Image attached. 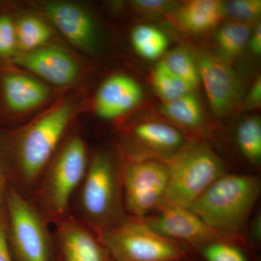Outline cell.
<instances>
[{
  "label": "cell",
  "mask_w": 261,
  "mask_h": 261,
  "mask_svg": "<svg viewBox=\"0 0 261 261\" xmlns=\"http://www.w3.org/2000/svg\"><path fill=\"white\" fill-rule=\"evenodd\" d=\"M73 108L60 106L8 141L3 163L8 185L29 199L43 170L63 142Z\"/></svg>",
  "instance_id": "6da1fadb"
},
{
  "label": "cell",
  "mask_w": 261,
  "mask_h": 261,
  "mask_svg": "<svg viewBox=\"0 0 261 261\" xmlns=\"http://www.w3.org/2000/svg\"><path fill=\"white\" fill-rule=\"evenodd\" d=\"M123 158L97 151L88 166L70 205V214L94 232L118 226L127 218L122 190Z\"/></svg>",
  "instance_id": "7a4b0ae2"
},
{
  "label": "cell",
  "mask_w": 261,
  "mask_h": 261,
  "mask_svg": "<svg viewBox=\"0 0 261 261\" xmlns=\"http://www.w3.org/2000/svg\"><path fill=\"white\" fill-rule=\"evenodd\" d=\"M89 159L83 138L70 136L62 142L39 176L29 200L50 226L70 214L72 200Z\"/></svg>",
  "instance_id": "3957f363"
},
{
  "label": "cell",
  "mask_w": 261,
  "mask_h": 261,
  "mask_svg": "<svg viewBox=\"0 0 261 261\" xmlns=\"http://www.w3.org/2000/svg\"><path fill=\"white\" fill-rule=\"evenodd\" d=\"M260 191L257 175L228 172L215 181L190 208L218 231L245 238Z\"/></svg>",
  "instance_id": "277c9868"
},
{
  "label": "cell",
  "mask_w": 261,
  "mask_h": 261,
  "mask_svg": "<svg viewBox=\"0 0 261 261\" xmlns=\"http://www.w3.org/2000/svg\"><path fill=\"white\" fill-rule=\"evenodd\" d=\"M5 213L7 241L13 261H57L50 225L29 199L10 185Z\"/></svg>",
  "instance_id": "5b68a950"
},
{
  "label": "cell",
  "mask_w": 261,
  "mask_h": 261,
  "mask_svg": "<svg viewBox=\"0 0 261 261\" xmlns=\"http://www.w3.org/2000/svg\"><path fill=\"white\" fill-rule=\"evenodd\" d=\"M166 162L169 178L161 206L190 207L215 181L228 173L219 156L203 144L186 145Z\"/></svg>",
  "instance_id": "8992f818"
},
{
  "label": "cell",
  "mask_w": 261,
  "mask_h": 261,
  "mask_svg": "<svg viewBox=\"0 0 261 261\" xmlns=\"http://www.w3.org/2000/svg\"><path fill=\"white\" fill-rule=\"evenodd\" d=\"M98 235L113 261H178L193 254L185 244L165 238L142 219L129 216Z\"/></svg>",
  "instance_id": "52a82bcc"
},
{
  "label": "cell",
  "mask_w": 261,
  "mask_h": 261,
  "mask_svg": "<svg viewBox=\"0 0 261 261\" xmlns=\"http://www.w3.org/2000/svg\"><path fill=\"white\" fill-rule=\"evenodd\" d=\"M169 178L166 161L123 157L122 190L127 216L142 219L162 205Z\"/></svg>",
  "instance_id": "ba28073f"
},
{
  "label": "cell",
  "mask_w": 261,
  "mask_h": 261,
  "mask_svg": "<svg viewBox=\"0 0 261 261\" xmlns=\"http://www.w3.org/2000/svg\"><path fill=\"white\" fill-rule=\"evenodd\" d=\"M141 219L165 238L190 247L192 252L214 240L232 237L211 227L190 207L164 205Z\"/></svg>",
  "instance_id": "9c48e42d"
},
{
  "label": "cell",
  "mask_w": 261,
  "mask_h": 261,
  "mask_svg": "<svg viewBox=\"0 0 261 261\" xmlns=\"http://www.w3.org/2000/svg\"><path fill=\"white\" fill-rule=\"evenodd\" d=\"M53 226L57 261H113L99 235L71 214Z\"/></svg>",
  "instance_id": "30bf717a"
},
{
  "label": "cell",
  "mask_w": 261,
  "mask_h": 261,
  "mask_svg": "<svg viewBox=\"0 0 261 261\" xmlns=\"http://www.w3.org/2000/svg\"><path fill=\"white\" fill-rule=\"evenodd\" d=\"M213 112L224 116L238 106L243 84L232 68L221 58L202 55L196 62Z\"/></svg>",
  "instance_id": "8fae6325"
},
{
  "label": "cell",
  "mask_w": 261,
  "mask_h": 261,
  "mask_svg": "<svg viewBox=\"0 0 261 261\" xmlns=\"http://www.w3.org/2000/svg\"><path fill=\"white\" fill-rule=\"evenodd\" d=\"M127 139L136 147L128 160L167 161L185 145V137L176 127L161 122H143L128 132Z\"/></svg>",
  "instance_id": "7c38bea8"
},
{
  "label": "cell",
  "mask_w": 261,
  "mask_h": 261,
  "mask_svg": "<svg viewBox=\"0 0 261 261\" xmlns=\"http://www.w3.org/2000/svg\"><path fill=\"white\" fill-rule=\"evenodd\" d=\"M142 97L143 91L133 79L125 75H113L98 91L96 111L102 119H114L137 106Z\"/></svg>",
  "instance_id": "4fadbf2b"
},
{
  "label": "cell",
  "mask_w": 261,
  "mask_h": 261,
  "mask_svg": "<svg viewBox=\"0 0 261 261\" xmlns=\"http://www.w3.org/2000/svg\"><path fill=\"white\" fill-rule=\"evenodd\" d=\"M20 64L57 85L73 82L79 73L75 62L65 51L55 47L39 48L23 55Z\"/></svg>",
  "instance_id": "5bb4252c"
},
{
  "label": "cell",
  "mask_w": 261,
  "mask_h": 261,
  "mask_svg": "<svg viewBox=\"0 0 261 261\" xmlns=\"http://www.w3.org/2000/svg\"><path fill=\"white\" fill-rule=\"evenodd\" d=\"M44 10L53 23L68 40L87 50L94 47L95 27L85 11L74 5L64 3H50Z\"/></svg>",
  "instance_id": "9a60e30c"
},
{
  "label": "cell",
  "mask_w": 261,
  "mask_h": 261,
  "mask_svg": "<svg viewBox=\"0 0 261 261\" xmlns=\"http://www.w3.org/2000/svg\"><path fill=\"white\" fill-rule=\"evenodd\" d=\"M3 89L8 107L18 112L37 107L49 95V89L44 84L20 74L5 75Z\"/></svg>",
  "instance_id": "2e32d148"
},
{
  "label": "cell",
  "mask_w": 261,
  "mask_h": 261,
  "mask_svg": "<svg viewBox=\"0 0 261 261\" xmlns=\"http://www.w3.org/2000/svg\"><path fill=\"white\" fill-rule=\"evenodd\" d=\"M225 15L223 2L192 0L182 5L177 18L182 27L189 32L202 33L216 27Z\"/></svg>",
  "instance_id": "e0dca14e"
},
{
  "label": "cell",
  "mask_w": 261,
  "mask_h": 261,
  "mask_svg": "<svg viewBox=\"0 0 261 261\" xmlns=\"http://www.w3.org/2000/svg\"><path fill=\"white\" fill-rule=\"evenodd\" d=\"M201 261H259L257 250L245 237L219 239L193 250Z\"/></svg>",
  "instance_id": "ac0fdd59"
},
{
  "label": "cell",
  "mask_w": 261,
  "mask_h": 261,
  "mask_svg": "<svg viewBox=\"0 0 261 261\" xmlns=\"http://www.w3.org/2000/svg\"><path fill=\"white\" fill-rule=\"evenodd\" d=\"M165 116L187 128H200L203 116L198 98L192 92L164 102L161 108Z\"/></svg>",
  "instance_id": "d6986e66"
},
{
  "label": "cell",
  "mask_w": 261,
  "mask_h": 261,
  "mask_svg": "<svg viewBox=\"0 0 261 261\" xmlns=\"http://www.w3.org/2000/svg\"><path fill=\"white\" fill-rule=\"evenodd\" d=\"M236 142L244 159L254 167L261 163V121L258 116H250L238 125Z\"/></svg>",
  "instance_id": "ffe728a7"
},
{
  "label": "cell",
  "mask_w": 261,
  "mask_h": 261,
  "mask_svg": "<svg viewBox=\"0 0 261 261\" xmlns=\"http://www.w3.org/2000/svg\"><path fill=\"white\" fill-rule=\"evenodd\" d=\"M251 36L250 25L238 21L225 23L218 32L216 42L221 59H234L242 53Z\"/></svg>",
  "instance_id": "44dd1931"
},
{
  "label": "cell",
  "mask_w": 261,
  "mask_h": 261,
  "mask_svg": "<svg viewBox=\"0 0 261 261\" xmlns=\"http://www.w3.org/2000/svg\"><path fill=\"white\" fill-rule=\"evenodd\" d=\"M130 40L140 56L149 61L158 59L168 47V39L159 29L148 25H137L132 30Z\"/></svg>",
  "instance_id": "7402d4cb"
},
{
  "label": "cell",
  "mask_w": 261,
  "mask_h": 261,
  "mask_svg": "<svg viewBox=\"0 0 261 261\" xmlns=\"http://www.w3.org/2000/svg\"><path fill=\"white\" fill-rule=\"evenodd\" d=\"M50 34L47 25L36 17H24L15 25L17 46L23 50L39 49L47 42Z\"/></svg>",
  "instance_id": "603a6c76"
},
{
  "label": "cell",
  "mask_w": 261,
  "mask_h": 261,
  "mask_svg": "<svg viewBox=\"0 0 261 261\" xmlns=\"http://www.w3.org/2000/svg\"><path fill=\"white\" fill-rule=\"evenodd\" d=\"M152 80L156 93L164 102L172 100L193 90L173 73L163 61L154 67Z\"/></svg>",
  "instance_id": "cb8c5ba5"
},
{
  "label": "cell",
  "mask_w": 261,
  "mask_h": 261,
  "mask_svg": "<svg viewBox=\"0 0 261 261\" xmlns=\"http://www.w3.org/2000/svg\"><path fill=\"white\" fill-rule=\"evenodd\" d=\"M163 61L173 73L192 89L200 84V73L197 63L186 51L181 49H173L168 51Z\"/></svg>",
  "instance_id": "d4e9b609"
},
{
  "label": "cell",
  "mask_w": 261,
  "mask_h": 261,
  "mask_svg": "<svg viewBox=\"0 0 261 261\" xmlns=\"http://www.w3.org/2000/svg\"><path fill=\"white\" fill-rule=\"evenodd\" d=\"M226 15L234 21L250 24L258 20L261 14L260 0H233L224 3Z\"/></svg>",
  "instance_id": "484cf974"
},
{
  "label": "cell",
  "mask_w": 261,
  "mask_h": 261,
  "mask_svg": "<svg viewBox=\"0 0 261 261\" xmlns=\"http://www.w3.org/2000/svg\"><path fill=\"white\" fill-rule=\"evenodd\" d=\"M15 25L6 15L0 16V57L13 56L16 48Z\"/></svg>",
  "instance_id": "4316f807"
},
{
  "label": "cell",
  "mask_w": 261,
  "mask_h": 261,
  "mask_svg": "<svg viewBox=\"0 0 261 261\" xmlns=\"http://www.w3.org/2000/svg\"><path fill=\"white\" fill-rule=\"evenodd\" d=\"M135 5L137 8L144 11L155 13L166 9L170 3L161 0H137L135 2Z\"/></svg>",
  "instance_id": "83f0119b"
},
{
  "label": "cell",
  "mask_w": 261,
  "mask_h": 261,
  "mask_svg": "<svg viewBox=\"0 0 261 261\" xmlns=\"http://www.w3.org/2000/svg\"><path fill=\"white\" fill-rule=\"evenodd\" d=\"M0 261H13L7 241L5 214L0 215Z\"/></svg>",
  "instance_id": "f1b7e54d"
},
{
  "label": "cell",
  "mask_w": 261,
  "mask_h": 261,
  "mask_svg": "<svg viewBox=\"0 0 261 261\" xmlns=\"http://www.w3.org/2000/svg\"><path fill=\"white\" fill-rule=\"evenodd\" d=\"M261 103V80L260 77L252 84L246 99V108L253 109L260 106Z\"/></svg>",
  "instance_id": "f546056e"
},
{
  "label": "cell",
  "mask_w": 261,
  "mask_h": 261,
  "mask_svg": "<svg viewBox=\"0 0 261 261\" xmlns=\"http://www.w3.org/2000/svg\"><path fill=\"white\" fill-rule=\"evenodd\" d=\"M8 180L5 176L4 170L0 162V215H5V200H6L7 192H8Z\"/></svg>",
  "instance_id": "4dcf8cb0"
},
{
  "label": "cell",
  "mask_w": 261,
  "mask_h": 261,
  "mask_svg": "<svg viewBox=\"0 0 261 261\" xmlns=\"http://www.w3.org/2000/svg\"><path fill=\"white\" fill-rule=\"evenodd\" d=\"M250 49L254 54L260 56L261 53V25L257 24L249 40Z\"/></svg>",
  "instance_id": "1f68e13d"
},
{
  "label": "cell",
  "mask_w": 261,
  "mask_h": 261,
  "mask_svg": "<svg viewBox=\"0 0 261 261\" xmlns=\"http://www.w3.org/2000/svg\"><path fill=\"white\" fill-rule=\"evenodd\" d=\"M178 261H201L200 259L198 258L195 254H192V255H190V257H187V258L183 259V260H178Z\"/></svg>",
  "instance_id": "d6a6232c"
}]
</instances>
